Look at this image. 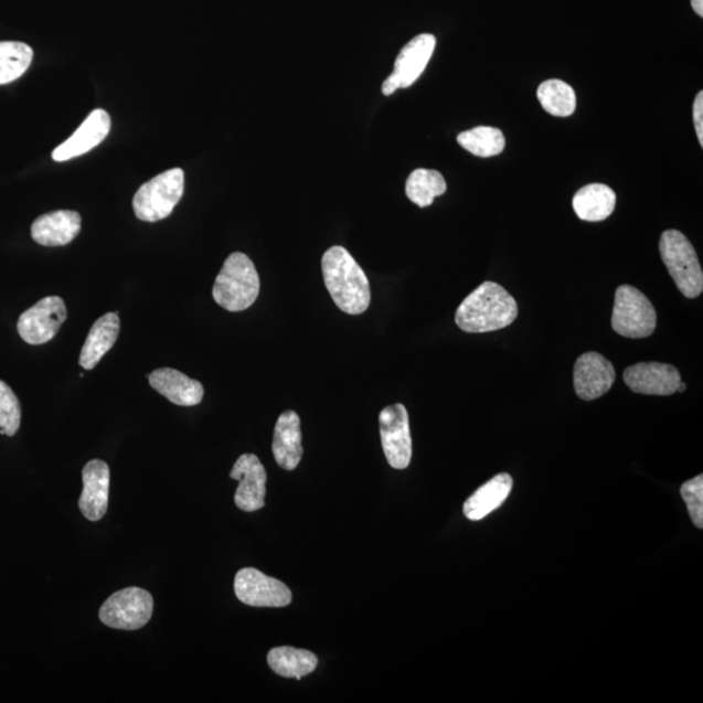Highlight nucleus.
I'll return each instance as SVG.
<instances>
[{
	"instance_id": "obj_1",
	"label": "nucleus",
	"mask_w": 703,
	"mask_h": 703,
	"mask_svg": "<svg viewBox=\"0 0 703 703\" xmlns=\"http://www.w3.org/2000/svg\"><path fill=\"white\" fill-rule=\"evenodd\" d=\"M326 288L347 315L365 313L371 306V285L364 270L343 246H332L322 258Z\"/></svg>"
},
{
	"instance_id": "obj_2",
	"label": "nucleus",
	"mask_w": 703,
	"mask_h": 703,
	"mask_svg": "<svg viewBox=\"0 0 703 703\" xmlns=\"http://www.w3.org/2000/svg\"><path fill=\"white\" fill-rule=\"evenodd\" d=\"M516 300L502 286L484 281L456 310L455 322L462 331L482 333L509 328L516 320Z\"/></svg>"
},
{
	"instance_id": "obj_3",
	"label": "nucleus",
	"mask_w": 703,
	"mask_h": 703,
	"mask_svg": "<svg viewBox=\"0 0 703 703\" xmlns=\"http://www.w3.org/2000/svg\"><path fill=\"white\" fill-rule=\"evenodd\" d=\"M259 287V275L255 264L244 253L236 252L226 259L217 275L213 297L223 309L243 311L256 302Z\"/></svg>"
},
{
	"instance_id": "obj_4",
	"label": "nucleus",
	"mask_w": 703,
	"mask_h": 703,
	"mask_svg": "<svg viewBox=\"0 0 703 703\" xmlns=\"http://www.w3.org/2000/svg\"><path fill=\"white\" fill-rule=\"evenodd\" d=\"M659 252L673 281L686 299H695L703 291V273L697 253L680 231L663 232Z\"/></svg>"
},
{
	"instance_id": "obj_5",
	"label": "nucleus",
	"mask_w": 703,
	"mask_h": 703,
	"mask_svg": "<svg viewBox=\"0 0 703 703\" xmlns=\"http://www.w3.org/2000/svg\"><path fill=\"white\" fill-rule=\"evenodd\" d=\"M184 193V171L172 169L162 172L141 185L134 199L137 217L143 222L166 220L179 204Z\"/></svg>"
},
{
	"instance_id": "obj_6",
	"label": "nucleus",
	"mask_w": 703,
	"mask_h": 703,
	"mask_svg": "<svg viewBox=\"0 0 703 703\" xmlns=\"http://www.w3.org/2000/svg\"><path fill=\"white\" fill-rule=\"evenodd\" d=\"M611 324L621 337L648 338L657 328V310L640 289L620 286L615 292Z\"/></svg>"
},
{
	"instance_id": "obj_7",
	"label": "nucleus",
	"mask_w": 703,
	"mask_h": 703,
	"mask_svg": "<svg viewBox=\"0 0 703 703\" xmlns=\"http://www.w3.org/2000/svg\"><path fill=\"white\" fill-rule=\"evenodd\" d=\"M155 611V599L141 588H127L113 594L99 610V619L105 626L137 630L148 625Z\"/></svg>"
},
{
	"instance_id": "obj_8",
	"label": "nucleus",
	"mask_w": 703,
	"mask_h": 703,
	"mask_svg": "<svg viewBox=\"0 0 703 703\" xmlns=\"http://www.w3.org/2000/svg\"><path fill=\"white\" fill-rule=\"evenodd\" d=\"M67 320V308L61 297L49 296L20 316L18 331L31 345H41L54 339Z\"/></svg>"
},
{
	"instance_id": "obj_9",
	"label": "nucleus",
	"mask_w": 703,
	"mask_h": 703,
	"mask_svg": "<svg viewBox=\"0 0 703 703\" xmlns=\"http://www.w3.org/2000/svg\"><path fill=\"white\" fill-rule=\"evenodd\" d=\"M384 455L394 469H407L412 460L409 416L403 404L388 405L380 415Z\"/></svg>"
},
{
	"instance_id": "obj_10",
	"label": "nucleus",
	"mask_w": 703,
	"mask_h": 703,
	"mask_svg": "<svg viewBox=\"0 0 703 703\" xmlns=\"http://www.w3.org/2000/svg\"><path fill=\"white\" fill-rule=\"evenodd\" d=\"M437 40L433 34H419L402 49L394 65V72L382 85L384 96L415 84L430 62Z\"/></svg>"
},
{
	"instance_id": "obj_11",
	"label": "nucleus",
	"mask_w": 703,
	"mask_h": 703,
	"mask_svg": "<svg viewBox=\"0 0 703 703\" xmlns=\"http://www.w3.org/2000/svg\"><path fill=\"white\" fill-rule=\"evenodd\" d=\"M234 588L237 599L252 607L279 608L292 601V593L286 584L256 568L238 571Z\"/></svg>"
},
{
	"instance_id": "obj_12",
	"label": "nucleus",
	"mask_w": 703,
	"mask_h": 703,
	"mask_svg": "<svg viewBox=\"0 0 703 703\" xmlns=\"http://www.w3.org/2000/svg\"><path fill=\"white\" fill-rule=\"evenodd\" d=\"M230 477L238 481L235 494L237 509L244 512L264 509L267 473L256 455H242L232 468Z\"/></svg>"
},
{
	"instance_id": "obj_13",
	"label": "nucleus",
	"mask_w": 703,
	"mask_h": 703,
	"mask_svg": "<svg viewBox=\"0 0 703 703\" xmlns=\"http://www.w3.org/2000/svg\"><path fill=\"white\" fill-rule=\"evenodd\" d=\"M622 379L635 394L671 396L678 393L681 382L675 366L662 362H640L626 369Z\"/></svg>"
},
{
	"instance_id": "obj_14",
	"label": "nucleus",
	"mask_w": 703,
	"mask_h": 703,
	"mask_svg": "<svg viewBox=\"0 0 703 703\" xmlns=\"http://www.w3.org/2000/svg\"><path fill=\"white\" fill-rule=\"evenodd\" d=\"M615 368L610 361L597 352L582 354L574 369L576 394L585 402L596 401L611 390L615 383Z\"/></svg>"
},
{
	"instance_id": "obj_15",
	"label": "nucleus",
	"mask_w": 703,
	"mask_h": 703,
	"mask_svg": "<svg viewBox=\"0 0 703 703\" xmlns=\"http://www.w3.org/2000/svg\"><path fill=\"white\" fill-rule=\"evenodd\" d=\"M84 489L79 511L89 521H99L107 512L110 496V468L103 460H92L83 469Z\"/></svg>"
},
{
	"instance_id": "obj_16",
	"label": "nucleus",
	"mask_w": 703,
	"mask_h": 703,
	"mask_svg": "<svg viewBox=\"0 0 703 703\" xmlns=\"http://www.w3.org/2000/svg\"><path fill=\"white\" fill-rule=\"evenodd\" d=\"M111 118L103 108L94 110L74 135L53 151L56 162L70 161L98 147L110 134Z\"/></svg>"
},
{
	"instance_id": "obj_17",
	"label": "nucleus",
	"mask_w": 703,
	"mask_h": 703,
	"mask_svg": "<svg viewBox=\"0 0 703 703\" xmlns=\"http://www.w3.org/2000/svg\"><path fill=\"white\" fill-rule=\"evenodd\" d=\"M150 386L180 407H194L204 398L205 390L199 381L171 368L157 369L148 375Z\"/></svg>"
},
{
	"instance_id": "obj_18",
	"label": "nucleus",
	"mask_w": 703,
	"mask_h": 703,
	"mask_svg": "<svg viewBox=\"0 0 703 703\" xmlns=\"http://www.w3.org/2000/svg\"><path fill=\"white\" fill-rule=\"evenodd\" d=\"M82 231V216L71 210L41 215L32 224V237L43 246H63L74 242Z\"/></svg>"
},
{
	"instance_id": "obj_19",
	"label": "nucleus",
	"mask_w": 703,
	"mask_h": 703,
	"mask_svg": "<svg viewBox=\"0 0 703 703\" xmlns=\"http://www.w3.org/2000/svg\"><path fill=\"white\" fill-rule=\"evenodd\" d=\"M300 417L294 411L281 413L275 425L273 454L278 466L295 470L302 458Z\"/></svg>"
},
{
	"instance_id": "obj_20",
	"label": "nucleus",
	"mask_w": 703,
	"mask_h": 703,
	"mask_svg": "<svg viewBox=\"0 0 703 703\" xmlns=\"http://www.w3.org/2000/svg\"><path fill=\"white\" fill-rule=\"evenodd\" d=\"M119 332L120 320L116 311L107 313L94 322L89 335L85 340L82 354H79V366L84 368L85 371H92L96 368L118 340Z\"/></svg>"
},
{
	"instance_id": "obj_21",
	"label": "nucleus",
	"mask_w": 703,
	"mask_h": 703,
	"mask_svg": "<svg viewBox=\"0 0 703 703\" xmlns=\"http://www.w3.org/2000/svg\"><path fill=\"white\" fill-rule=\"evenodd\" d=\"M513 487L509 473H500L478 489L464 503V514L470 521H480L502 505L510 497Z\"/></svg>"
},
{
	"instance_id": "obj_22",
	"label": "nucleus",
	"mask_w": 703,
	"mask_h": 703,
	"mask_svg": "<svg viewBox=\"0 0 703 703\" xmlns=\"http://www.w3.org/2000/svg\"><path fill=\"white\" fill-rule=\"evenodd\" d=\"M616 194L605 184H589L579 190L572 201L575 213L585 222H601L614 213Z\"/></svg>"
},
{
	"instance_id": "obj_23",
	"label": "nucleus",
	"mask_w": 703,
	"mask_h": 703,
	"mask_svg": "<svg viewBox=\"0 0 703 703\" xmlns=\"http://www.w3.org/2000/svg\"><path fill=\"white\" fill-rule=\"evenodd\" d=\"M267 663L281 678L300 680L316 671L318 658L309 650L281 647L269 651Z\"/></svg>"
},
{
	"instance_id": "obj_24",
	"label": "nucleus",
	"mask_w": 703,
	"mask_h": 703,
	"mask_svg": "<svg viewBox=\"0 0 703 703\" xmlns=\"http://www.w3.org/2000/svg\"><path fill=\"white\" fill-rule=\"evenodd\" d=\"M447 184L444 175L435 170L418 169L411 173L405 193L419 207L430 206L435 199L445 194Z\"/></svg>"
},
{
	"instance_id": "obj_25",
	"label": "nucleus",
	"mask_w": 703,
	"mask_h": 703,
	"mask_svg": "<svg viewBox=\"0 0 703 703\" xmlns=\"http://www.w3.org/2000/svg\"><path fill=\"white\" fill-rule=\"evenodd\" d=\"M537 97L545 110L557 118H568L576 110V93L561 79H547L540 85Z\"/></svg>"
},
{
	"instance_id": "obj_26",
	"label": "nucleus",
	"mask_w": 703,
	"mask_h": 703,
	"mask_svg": "<svg viewBox=\"0 0 703 703\" xmlns=\"http://www.w3.org/2000/svg\"><path fill=\"white\" fill-rule=\"evenodd\" d=\"M33 61V50L26 43L0 42V85L10 84L23 76Z\"/></svg>"
},
{
	"instance_id": "obj_27",
	"label": "nucleus",
	"mask_w": 703,
	"mask_h": 703,
	"mask_svg": "<svg viewBox=\"0 0 703 703\" xmlns=\"http://www.w3.org/2000/svg\"><path fill=\"white\" fill-rule=\"evenodd\" d=\"M458 142L473 156L494 157L504 150L505 139L502 130L492 127H477L458 136Z\"/></svg>"
},
{
	"instance_id": "obj_28",
	"label": "nucleus",
	"mask_w": 703,
	"mask_h": 703,
	"mask_svg": "<svg viewBox=\"0 0 703 703\" xmlns=\"http://www.w3.org/2000/svg\"><path fill=\"white\" fill-rule=\"evenodd\" d=\"M21 405L9 384L0 381V434L13 437L20 429Z\"/></svg>"
},
{
	"instance_id": "obj_29",
	"label": "nucleus",
	"mask_w": 703,
	"mask_h": 703,
	"mask_svg": "<svg viewBox=\"0 0 703 703\" xmlns=\"http://www.w3.org/2000/svg\"><path fill=\"white\" fill-rule=\"evenodd\" d=\"M688 507V512L693 524L700 529L703 528V476L700 475L691 481H686L680 489Z\"/></svg>"
},
{
	"instance_id": "obj_30",
	"label": "nucleus",
	"mask_w": 703,
	"mask_h": 703,
	"mask_svg": "<svg viewBox=\"0 0 703 703\" xmlns=\"http://www.w3.org/2000/svg\"><path fill=\"white\" fill-rule=\"evenodd\" d=\"M693 121L701 147H703V92L697 94L693 105Z\"/></svg>"
},
{
	"instance_id": "obj_31",
	"label": "nucleus",
	"mask_w": 703,
	"mask_h": 703,
	"mask_svg": "<svg viewBox=\"0 0 703 703\" xmlns=\"http://www.w3.org/2000/svg\"><path fill=\"white\" fill-rule=\"evenodd\" d=\"M693 10L699 17H703V0H691Z\"/></svg>"
},
{
	"instance_id": "obj_32",
	"label": "nucleus",
	"mask_w": 703,
	"mask_h": 703,
	"mask_svg": "<svg viewBox=\"0 0 703 703\" xmlns=\"http://www.w3.org/2000/svg\"><path fill=\"white\" fill-rule=\"evenodd\" d=\"M685 390H686V384L683 381H681L679 383L678 393H684Z\"/></svg>"
}]
</instances>
